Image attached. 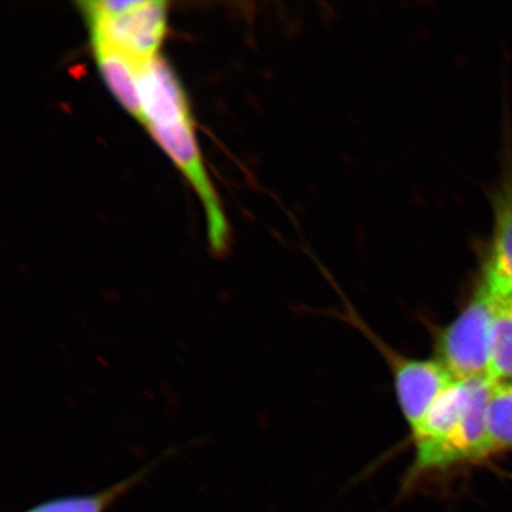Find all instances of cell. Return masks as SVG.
<instances>
[{"label": "cell", "mask_w": 512, "mask_h": 512, "mask_svg": "<svg viewBox=\"0 0 512 512\" xmlns=\"http://www.w3.org/2000/svg\"><path fill=\"white\" fill-rule=\"evenodd\" d=\"M453 380L438 360L399 358L395 362L396 398L411 431Z\"/></svg>", "instance_id": "obj_6"}, {"label": "cell", "mask_w": 512, "mask_h": 512, "mask_svg": "<svg viewBox=\"0 0 512 512\" xmlns=\"http://www.w3.org/2000/svg\"><path fill=\"white\" fill-rule=\"evenodd\" d=\"M494 226L479 283L496 300L512 299V149L505 150L501 176L491 190Z\"/></svg>", "instance_id": "obj_5"}, {"label": "cell", "mask_w": 512, "mask_h": 512, "mask_svg": "<svg viewBox=\"0 0 512 512\" xmlns=\"http://www.w3.org/2000/svg\"><path fill=\"white\" fill-rule=\"evenodd\" d=\"M166 19L168 3L132 0L131 5L118 14L94 18L87 23L93 44H105L142 64L158 55Z\"/></svg>", "instance_id": "obj_4"}, {"label": "cell", "mask_w": 512, "mask_h": 512, "mask_svg": "<svg viewBox=\"0 0 512 512\" xmlns=\"http://www.w3.org/2000/svg\"><path fill=\"white\" fill-rule=\"evenodd\" d=\"M164 459V457L160 458ZM159 459V460H160ZM156 463L144 467L134 475L115 483L105 490L91 495H76L50 499V501L35 505L25 512H105L121 496L130 491L149 475Z\"/></svg>", "instance_id": "obj_9"}, {"label": "cell", "mask_w": 512, "mask_h": 512, "mask_svg": "<svg viewBox=\"0 0 512 512\" xmlns=\"http://www.w3.org/2000/svg\"><path fill=\"white\" fill-rule=\"evenodd\" d=\"M138 87L144 125L166 123L191 115L181 83L169 63L159 55L140 64Z\"/></svg>", "instance_id": "obj_7"}, {"label": "cell", "mask_w": 512, "mask_h": 512, "mask_svg": "<svg viewBox=\"0 0 512 512\" xmlns=\"http://www.w3.org/2000/svg\"><path fill=\"white\" fill-rule=\"evenodd\" d=\"M160 146L188 177L200 196L208 221L210 247L216 254L227 252L229 227L213 184L207 175L200 149L192 131L191 115L147 126Z\"/></svg>", "instance_id": "obj_3"}, {"label": "cell", "mask_w": 512, "mask_h": 512, "mask_svg": "<svg viewBox=\"0 0 512 512\" xmlns=\"http://www.w3.org/2000/svg\"><path fill=\"white\" fill-rule=\"evenodd\" d=\"M491 390L489 377L454 379L434 401L412 430L415 457L407 490L422 478L445 475L494 454L486 430Z\"/></svg>", "instance_id": "obj_1"}, {"label": "cell", "mask_w": 512, "mask_h": 512, "mask_svg": "<svg viewBox=\"0 0 512 512\" xmlns=\"http://www.w3.org/2000/svg\"><path fill=\"white\" fill-rule=\"evenodd\" d=\"M488 377L494 384L512 383V299L496 300Z\"/></svg>", "instance_id": "obj_10"}, {"label": "cell", "mask_w": 512, "mask_h": 512, "mask_svg": "<svg viewBox=\"0 0 512 512\" xmlns=\"http://www.w3.org/2000/svg\"><path fill=\"white\" fill-rule=\"evenodd\" d=\"M96 63L106 85L134 118L144 124L142 101H140L138 87V73L140 63L131 59L121 51L105 46L93 44Z\"/></svg>", "instance_id": "obj_8"}, {"label": "cell", "mask_w": 512, "mask_h": 512, "mask_svg": "<svg viewBox=\"0 0 512 512\" xmlns=\"http://www.w3.org/2000/svg\"><path fill=\"white\" fill-rule=\"evenodd\" d=\"M495 313L494 296L478 284L475 296L465 309L440 332L437 360L454 379L488 377Z\"/></svg>", "instance_id": "obj_2"}, {"label": "cell", "mask_w": 512, "mask_h": 512, "mask_svg": "<svg viewBox=\"0 0 512 512\" xmlns=\"http://www.w3.org/2000/svg\"><path fill=\"white\" fill-rule=\"evenodd\" d=\"M486 430L492 452L512 450V383H492Z\"/></svg>", "instance_id": "obj_11"}]
</instances>
